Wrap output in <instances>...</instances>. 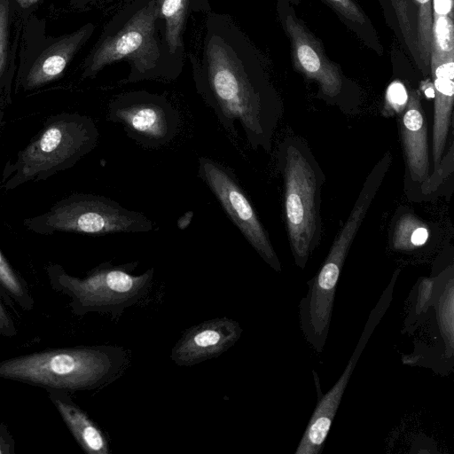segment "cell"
<instances>
[{"mask_svg":"<svg viewBox=\"0 0 454 454\" xmlns=\"http://www.w3.org/2000/svg\"><path fill=\"white\" fill-rule=\"evenodd\" d=\"M196 92L223 128L237 137L238 122L254 150L269 153L282 115L258 57L226 13H207L199 54L189 53Z\"/></svg>","mask_w":454,"mask_h":454,"instance_id":"obj_1","label":"cell"},{"mask_svg":"<svg viewBox=\"0 0 454 454\" xmlns=\"http://www.w3.org/2000/svg\"><path fill=\"white\" fill-rule=\"evenodd\" d=\"M120 61L129 65L120 82H172L184 66L166 49L156 0H127L105 25L83 63L82 77L92 78L107 66Z\"/></svg>","mask_w":454,"mask_h":454,"instance_id":"obj_2","label":"cell"},{"mask_svg":"<svg viewBox=\"0 0 454 454\" xmlns=\"http://www.w3.org/2000/svg\"><path fill=\"white\" fill-rule=\"evenodd\" d=\"M129 364L121 346H76L45 349L0 361V378L46 390L101 389L119 379Z\"/></svg>","mask_w":454,"mask_h":454,"instance_id":"obj_3","label":"cell"},{"mask_svg":"<svg viewBox=\"0 0 454 454\" xmlns=\"http://www.w3.org/2000/svg\"><path fill=\"white\" fill-rule=\"evenodd\" d=\"M284 180V212L295 264L304 269L322 236L321 188L325 176L300 137H286L278 149Z\"/></svg>","mask_w":454,"mask_h":454,"instance_id":"obj_4","label":"cell"},{"mask_svg":"<svg viewBox=\"0 0 454 454\" xmlns=\"http://www.w3.org/2000/svg\"><path fill=\"white\" fill-rule=\"evenodd\" d=\"M98 137L90 116L66 113L51 116L15 160L5 165L2 186L12 190L74 167L97 146Z\"/></svg>","mask_w":454,"mask_h":454,"instance_id":"obj_5","label":"cell"},{"mask_svg":"<svg viewBox=\"0 0 454 454\" xmlns=\"http://www.w3.org/2000/svg\"><path fill=\"white\" fill-rule=\"evenodd\" d=\"M138 263L102 262L83 278L68 274L58 264L48 265L46 272L51 288L69 298L74 315L99 313L116 319L126 309L144 299L153 286V268L140 275L132 274Z\"/></svg>","mask_w":454,"mask_h":454,"instance_id":"obj_6","label":"cell"},{"mask_svg":"<svg viewBox=\"0 0 454 454\" xmlns=\"http://www.w3.org/2000/svg\"><path fill=\"white\" fill-rule=\"evenodd\" d=\"M24 225L36 234L73 232L92 236L147 232L154 223L140 212L96 194L75 193L54 204L45 213L27 218Z\"/></svg>","mask_w":454,"mask_h":454,"instance_id":"obj_7","label":"cell"},{"mask_svg":"<svg viewBox=\"0 0 454 454\" xmlns=\"http://www.w3.org/2000/svg\"><path fill=\"white\" fill-rule=\"evenodd\" d=\"M106 119L121 124L129 138L147 149L168 145L180 126L179 113L168 98L146 90H130L113 97Z\"/></svg>","mask_w":454,"mask_h":454,"instance_id":"obj_8","label":"cell"},{"mask_svg":"<svg viewBox=\"0 0 454 454\" xmlns=\"http://www.w3.org/2000/svg\"><path fill=\"white\" fill-rule=\"evenodd\" d=\"M198 176L261 258L275 271H281V263L269 234L234 173L210 158L200 157Z\"/></svg>","mask_w":454,"mask_h":454,"instance_id":"obj_9","label":"cell"},{"mask_svg":"<svg viewBox=\"0 0 454 454\" xmlns=\"http://www.w3.org/2000/svg\"><path fill=\"white\" fill-rule=\"evenodd\" d=\"M401 268L395 269L387 287L378 302L371 310L356 346L341 375L326 393L319 391L320 385L317 373L313 371L317 384V402L307 427L295 450V454H319L329 434L333 419L340 404L349 379L356 368L359 357L365 348L372 334L383 318L393 299L394 288Z\"/></svg>","mask_w":454,"mask_h":454,"instance_id":"obj_10","label":"cell"},{"mask_svg":"<svg viewBox=\"0 0 454 454\" xmlns=\"http://www.w3.org/2000/svg\"><path fill=\"white\" fill-rule=\"evenodd\" d=\"M432 276L434 301L426 321H429L433 343L425 349L403 356V361L406 364L425 366L446 375L454 366L453 264H449Z\"/></svg>","mask_w":454,"mask_h":454,"instance_id":"obj_11","label":"cell"},{"mask_svg":"<svg viewBox=\"0 0 454 454\" xmlns=\"http://www.w3.org/2000/svg\"><path fill=\"white\" fill-rule=\"evenodd\" d=\"M242 328L238 321L217 317L187 329L173 346L172 361L180 366H192L219 356L240 338Z\"/></svg>","mask_w":454,"mask_h":454,"instance_id":"obj_12","label":"cell"},{"mask_svg":"<svg viewBox=\"0 0 454 454\" xmlns=\"http://www.w3.org/2000/svg\"><path fill=\"white\" fill-rule=\"evenodd\" d=\"M283 24L291 42L295 68L316 81L325 96H338L342 88L339 67L327 58L321 43L292 13L285 16Z\"/></svg>","mask_w":454,"mask_h":454,"instance_id":"obj_13","label":"cell"},{"mask_svg":"<svg viewBox=\"0 0 454 454\" xmlns=\"http://www.w3.org/2000/svg\"><path fill=\"white\" fill-rule=\"evenodd\" d=\"M404 43L424 75L430 71L433 0H391Z\"/></svg>","mask_w":454,"mask_h":454,"instance_id":"obj_14","label":"cell"},{"mask_svg":"<svg viewBox=\"0 0 454 454\" xmlns=\"http://www.w3.org/2000/svg\"><path fill=\"white\" fill-rule=\"evenodd\" d=\"M95 25L86 23L77 30L61 36L42 52L22 80V88L35 90L58 79L75 54L90 38Z\"/></svg>","mask_w":454,"mask_h":454,"instance_id":"obj_15","label":"cell"},{"mask_svg":"<svg viewBox=\"0 0 454 454\" xmlns=\"http://www.w3.org/2000/svg\"><path fill=\"white\" fill-rule=\"evenodd\" d=\"M401 139L406 165L412 181L423 183L429 176L427 124L420 94L411 90L401 120Z\"/></svg>","mask_w":454,"mask_h":454,"instance_id":"obj_16","label":"cell"},{"mask_svg":"<svg viewBox=\"0 0 454 454\" xmlns=\"http://www.w3.org/2000/svg\"><path fill=\"white\" fill-rule=\"evenodd\" d=\"M434 79L433 161L435 169L442 160L452 121L454 59L430 66Z\"/></svg>","mask_w":454,"mask_h":454,"instance_id":"obj_17","label":"cell"},{"mask_svg":"<svg viewBox=\"0 0 454 454\" xmlns=\"http://www.w3.org/2000/svg\"><path fill=\"white\" fill-rule=\"evenodd\" d=\"M73 437L87 454H110L108 440L99 427L71 398L68 392L47 390Z\"/></svg>","mask_w":454,"mask_h":454,"instance_id":"obj_18","label":"cell"},{"mask_svg":"<svg viewBox=\"0 0 454 454\" xmlns=\"http://www.w3.org/2000/svg\"><path fill=\"white\" fill-rule=\"evenodd\" d=\"M162 40L170 57L184 66V35L193 13L211 11L209 0H156Z\"/></svg>","mask_w":454,"mask_h":454,"instance_id":"obj_19","label":"cell"},{"mask_svg":"<svg viewBox=\"0 0 454 454\" xmlns=\"http://www.w3.org/2000/svg\"><path fill=\"white\" fill-rule=\"evenodd\" d=\"M454 59L453 0H433L430 66Z\"/></svg>","mask_w":454,"mask_h":454,"instance_id":"obj_20","label":"cell"},{"mask_svg":"<svg viewBox=\"0 0 454 454\" xmlns=\"http://www.w3.org/2000/svg\"><path fill=\"white\" fill-rule=\"evenodd\" d=\"M434 301V278H420L412 287L408 298L407 315L403 322V333L411 334L421 326Z\"/></svg>","mask_w":454,"mask_h":454,"instance_id":"obj_21","label":"cell"},{"mask_svg":"<svg viewBox=\"0 0 454 454\" xmlns=\"http://www.w3.org/2000/svg\"><path fill=\"white\" fill-rule=\"evenodd\" d=\"M428 239V230L419 218L411 215L401 216L395 223L392 247L399 252H413L424 246Z\"/></svg>","mask_w":454,"mask_h":454,"instance_id":"obj_22","label":"cell"},{"mask_svg":"<svg viewBox=\"0 0 454 454\" xmlns=\"http://www.w3.org/2000/svg\"><path fill=\"white\" fill-rule=\"evenodd\" d=\"M0 289L22 309L28 311L35 300L26 281L14 270L0 250Z\"/></svg>","mask_w":454,"mask_h":454,"instance_id":"obj_23","label":"cell"},{"mask_svg":"<svg viewBox=\"0 0 454 454\" xmlns=\"http://www.w3.org/2000/svg\"><path fill=\"white\" fill-rule=\"evenodd\" d=\"M325 1L347 20L358 25H363L366 22L364 12L354 0Z\"/></svg>","mask_w":454,"mask_h":454,"instance_id":"obj_24","label":"cell"},{"mask_svg":"<svg viewBox=\"0 0 454 454\" xmlns=\"http://www.w3.org/2000/svg\"><path fill=\"white\" fill-rule=\"evenodd\" d=\"M9 15L8 0H0V78L3 74L9 41Z\"/></svg>","mask_w":454,"mask_h":454,"instance_id":"obj_25","label":"cell"},{"mask_svg":"<svg viewBox=\"0 0 454 454\" xmlns=\"http://www.w3.org/2000/svg\"><path fill=\"white\" fill-rule=\"evenodd\" d=\"M16 334V325L0 298V335L12 338Z\"/></svg>","mask_w":454,"mask_h":454,"instance_id":"obj_26","label":"cell"},{"mask_svg":"<svg viewBox=\"0 0 454 454\" xmlns=\"http://www.w3.org/2000/svg\"><path fill=\"white\" fill-rule=\"evenodd\" d=\"M387 100L394 107L403 106L407 102V94L402 83L395 82L389 86Z\"/></svg>","mask_w":454,"mask_h":454,"instance_id":"obj_27","label":"cell"},{"mask_svg":"<svg viewBox=\"0 0 454 454\" xmlns=\"http://www.w3.org/2000/svg\"><path fill=\"white\" fill-rule=\"evenodd\" d=\"M14 452V440L7 427L0 424V454H12Z\"/></svg>","mask_w":454,"mask_h":454,"instance_id":"obj_28","label":"cell"},{"mask_svg":"<svg viewBox=\"0 0 454 454\" xmlns=\"http://www.w3.org/2000/svg\"><path fill=\"white\" fill-rule=\"evenodd\" d=\"M127 0H71V4L75 8H84L90 4H114L120 2H125Z\"/></svg>","mask_w":454,"mask_h":454,"instance_id":"obj_29","label":"cell"},{"mask_svg":"<svg viewBox=\"0 0 454 454\" xmlns=\"http://www.w3.org/2000/svg\"><path fill=\"white\" fill-rule=\"evenodd\" d=\"M18 4L22 8H28L36 4H38L41 0H15Z\"/></svg>","mask_w":454,"mask_h":454,"instance_id":"obj_30","label":"cell"}]
</instances>
